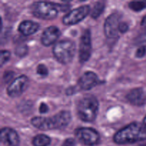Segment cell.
<instances>
[{"label":"cell","instance_id":"1","mask_svg":"<svg viewBox=\"0 0 146 146\" xmlns=\"http://www.w3.org/2000/svg\"><path fill=\"white\" fill-rule=\"evenodd\" d=\"M146 140V129L143 125L133 122L119 130L113 136V141L117 144H130Z\"/></svg>","mask_w":146,"mask_h":146},{"label":"cell","instance_id":"2","mask_svg":"<svg viewBox=\"0 0 146 146\" xmlns=\"http://www.w3.org/2000/svg\"><path fill=\"white\" fill-rule=\"evenodd\" d=\"M71 120V115L67 111H60L52 117H35L31 119L32 125L41 131L60 129L68 125Z\"/></svg>","mask_w":146,"mask_h":146},{"label":"cell","instance_id":"3","mask_svg":"<svg viewBox=\"0 0 146 146\" xmlns=\"http://www.w3.org/2000/svg\"><path fill=\"white\" fill-rule=\"evenodd\" d=\"M68 9H69L68 5H62L50 1H36L31 6V12L36 17L46 20L56 18L60 11H66Z\"/></svg>","mask_w":146,"mask_h":146},{"label":"cell","instance_id":"4","mask_svg":"<svg viewBox=\"0 0 146 146\" xmlns=\"http://www.w3.org/2000/svg\"><path fill=\"white\" fill-rule=\"evenodd\" d=\"M98 101L93 96H85L80 100L77 106L78 117L85 122H92L96 119L98 111Z\"/></svg>","mask_w":146,"mask_h":146},{"label":"cell","instance_id":"5","mask_svg":"<svg viewBox=\"0 0 146 146\" xmlns=\"http://www.w3.org/2000/svg\"><path fill=\"white\" fill-rule=\"evenodd\" d=\"M76 46L72 41L63 40L57 42L53 48V54L57 61L63 64L71 62L75 55Z\"/></svg>","mask_w":146,"mask_h":146},{"label":"cell","instance_id":"6","mask_svg":"<svg viewBox=\"0 0 146 146\" xmlns=\"http://www.w3.org/2000/svg\"><path fill=\"white\" fill-rule=\"evenodd\" d=\"M91 12L88 5H83L68 12L63 18V23L65 25H74L83 21Z\"/></svg>","mask_w":146,"mask_h":146},{"label":"cell","instance_id":"7","mask_svg":"<svg viewBox=\"0 0 146 146\" xmlns=\"http://www.w3.org/2000/svg\"><path fill=\"white\" fill-rule=\"evenodd\" d=\"M76 136L83 144L95 145L99 142L100 135L97 131L91 128H80L76 131Z\"/></svg>","mask_w":146,"mask_h":146},{"label":"cell","instance_id":"8","mask_svg":"<svg viewBox=\"0 0 146 146\" xmlns=\"http://www.w3.org/2000/svg\"><path fill=\"white\" fill-rule=\"evenodd\" d=\"M91 31L86 29L84 31L81 37L79 46V61L81 64L86 62L91 55Z\"/></svg>","mask_w":146,"mask_h":146},{"label":"cell","instance_id":"9","mask_svg":"<svg viewBox=\"0 0 146 146\" xmlns=\"http://www.w3.org/2000/svg\"><path fill=\"white\" fill-rule=\"evenodd\" d=\"M29 86V78L21 75L14 79L7 88V94L11 98L19 97L26 91Z\"/></svg>","mask_w":146,"mask_h":146},{"label":"cell","instance_id":"10","mask_svg":"<svg viewBox=\"0 0 146 146\" xmlns=\"http://www.w3.org/2000/svg\"><path fill=\"white\" fill-rule=\"evenodd\" d=\"M121 16L118 13H113L106 19L104 24V33L106 37L113 38L118 36L121 24Z\"/></svg>","mask_w":146,"mask_h":146},{"label":"cell","instance_id":"11","mask_svg":"<svg viewBox=\"0 0 146 146\" xmlns=\"http://www.w3.org/2000/svg\"><path fill=\"white\" fill-rule=\"evenodd\" d=\"M100 83L96 74L92 71L85 72L78 80V85L83 90H90Z\"/></svg>","mask_w":146,"mask_h":146},{"label":"cell","instance_id":"12","mask_svg":"<svg viewBox=\"0 0 146 146\" xmlns=\"http://www.w3.org/2000/svg\"><path fill=\"white\" fill-rule=\"evenodd\" d=\"M1 143L7 146H18L20 139L18 133L10 128H4L0 132Z\"/></svg>","mask_w":146,"mask_h":146},{"label":"cell","instance_id":"13","mask_svg":"<svg viewBox=\"0 0 146 146\" xmlns=\"http://www.w3.org/2000/svg\"><path fill=\"white\" fill-rule=\"evenodd\" d=\"M61 35V31L59 29L54 26L48 27L44 30L41 37V43L44 46H49L54 44L59 38Z\"/></svg>","mask_w":146,"mask_h":146},{"label":"cell","instance_id":"14","mask_svg":"<svg viewBox=\"0 0 146 146\" xmlns=\"http://www.w3.org/2000/svg\"><path fill=\"white\" fill-rule=\"evenodd\" d=\"M126 98L133 105L140 106L146 102V94L142 88H134L127 94Z\"/></svg>","mask_w":146,"mask_h":146},{"label":"cell","instance_id":"15","mask_svg":"<svg viewBox=\"0 0 146 146\" xmlns=\"http://www.w3.org/2000/svg\"><path fill=\"white\" fill-rule=\"evenodd\" d=\"M39 24L32 21H24L19 26V31L24 36H30L34 34L39 29Z\"/></svg>","mask_w":146,"mask_h":146},{"label":"cell","instance_id":"16","mask_svg":"<svg viewBox=\"0 0 146 146\" xmlns=\"http://www.w3.org/2000/svg\"><path fill=\"white\" fill-rule=\"evenodd\" d=\"M51 143V138L44 134L36 135L33 139V145L34 146H48Z\"/></svg>","mask_w":146,"mask_h":146},{"label":"cell","instance_id":"17","mask_svg":"<svg viewBox=\"0 0 146 146\" xmlns=\"http://www.w3.org/2000/svg\"><path fill=\"white\" fill-rule=\"evenodd\" d=\"M129 7L134 11H140L146 8V1H133L129 3Z\"/></svg>","mask_w":146,"mask_h":146},{"label":"cell","instance_id":"18","mask_svg":"<svg viewBox=\"0 0 146 146\" xmlns=\"http://www.w3.org/2000/svg\"><path fill=\"white\" fill-rule=\"evenodd\" d=\"M104 10V4L103 2H97L91 11V17L94 19H96L102 14Z\"/></svg>","mask_w":146,"mask_h":146},{"label":"cell","instance_id":"19","mask_svg":"<svg viewBox=\"0 0 146 146\" xmlns=\"http://www.w3.org/2000/svg\"><path fill=\"white\" fill-rule=\"evenodd\" d=\"M135 44L138 46L145 47L146 48V29L145 31L139 34L135 40Z\"/></svg>","mask_w":146,"mask_h":146},{"label":"cell","instance_id":"20","mask_svg":"<svg viewBox=\"0 0 146 146\" xmlns=\"http://www.w3.org/2000/svg\"><path fill=\"white\" fill-rule=\"evenodd\" d=\"M10 56H11V54H10V52L9 51L2 50L1 51V60H0L1 66H2L4 64H5L9 60Z\"/></svg>","mask_w":146,"mask_h":146},{"label":"cell","instance_id":"21","mask_svg":"<svg viewBox=\"0 0 146 146\" xmlns=\"http://www.w3.org/2000/svg\"><path fill=\"white\" fill-rule=\"evenodd\" d=\"M27 51H28V48H27V47L26 46H20L17 47L15 54L18 56L23 57L27 54Z\"/></svg>","mask_w":146,"mask_h":146},{"label":"cell","instance_id":"22","mask_svg":"<svg viewBox=\"0 0 146 146\" xmlns=\"http://www.w3.org/2000/svg\"><path fill=\"white\" fill-rule=\"evenodd\" d=\"M37 74L40 76H46L48 74V68H46L45 65L44 64H39V65L37 66Z\"/></svg>","mask_w":146,"mask_h":146},{"label":"cell","instance_id":"23","mask_svg":"<svg viewBox=\"0 0 146 146\" xmlns=\"http://www.w3.org/2000/svg\"><path fill=\"white\" fill-rule=\"evenodd\" d=\"M146 54V48L145 47L141 46L140 48H138V50L136 51L135 53V56L138 57V58H142Z\"/></svg>","mask_w":146,"mask_h":146},{"label":"cell","instance_id":"24","mask_svg":"<svg viewBox=\"0 0 146 146\" xmlns=\"http://www.w3.org/2000/svg\"><path fill=\"white\" fill-rule=\"evenodd\" d=\"M76 141L73 138H68L63 143L62 146H75Z\"/></svg>","mask_w":146,"mask_h":146},{"label":"cell","instance_id":"25","mask_svg":"<svg viewBox=\"0 0 146 146\" xmlns=\"http://www.w3.org/2000/svg\"><path fill=\"white\" fill-rule=\"evenodd\" d=\"M128 26L125 22H121L119 26V32L125 33L128 31Z\"/></svg>","mask_w":146,"mask_h":146},{"label":"cell","instance_id":"26","mask_svg":"<svg viewBox=\"0 0 146 146\" xmlns=\"http://www.w3.org/2000/svg\"><path fill=\"white\" fill-rule=\"evenodd\" d=\"M48 111V106H47L46 104H44V103L41 104V105H40V106H39L40 113L44 114V113H47Z\"/></svg>","mask_w":146,"mask_h":146},{"label":"cell","instance_id":"27","mask_svg":"<svg viewBox=\"0 0 146 146\" xmlns=\"http://www.w3.org/2000/svg\"><path fill=\"white\" fill-rule=\"evenodd\" d=\"M14 76V73L11 72V71H9V72H7L4 74V80L7 82L9 81L11 78Z\"/></svg>","mask_w":146,"mask_h":146},{"label":"cell","instance_id":"28","mask_svg":"<svg viewBox=\"0 0 146 146\" xmlns=\"http://www.w3.org/2000/svg\"><path fill=\"white\" fill-rule=\"evenodd\" d=\"M141 26H143V27L146 28V16L143 17V19L142 21H141Z\"/></svg>","mask_w":146,"mask_h":146},{"label":"cell","instance_id":"29","mask_svg":"<svg viewBox=\"0 0 146 146\" xmlns=\"http://www.w3.org/2000/svg\"><path fill=\"white\" fill-rule=\"evenodd\" d=\"M143 126L145 127V128L146 129V116L144 118L143 122Z\"/></svg>","mask_w":146,"mask_h":146},{"label":"cell","instance_id":"30","mask_svg":"<svg viewBox=\"0 0 146 146\" xmlns=\"http://www.w3.org/2000/svg\"><path fill=\"white\" fill-rule=\"evenodd\" d=\"M138 146H146V143H145L141 144V145H138Z\"/></svg>","mask_w":146,"mask_h":146}]
</instances>
